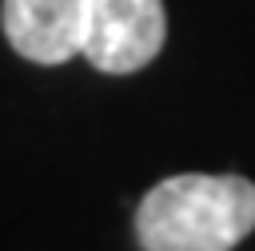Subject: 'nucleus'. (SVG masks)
Masks as SVG:
<instances>
[{
  "label": "nucleus",
  "instance_id": "1",
  "mask_svg": "<svg viewBox=\"0 0 255 251\" xmlns=\"http://www.w3.org/2000/svg\"><path fill=\"white\" fill-rule=\"evenodd\" d=\"M255 231V183L243 175H171L135 211L143 251H231Z\"/></svg>",
  "mask_w": 255,
  "mask_h": 251
},
{
  "label": "nucleus",
  "instance_id": "3",
  "mask_svg": "<svg viewBox=\"0 0 255 251\" xmlns=\"http://www.w3.org/2000/svg\"><path fill=\"white\" fill-rule=\"evenodd\" d=\"M8 44L32 64H64L84 44V0H4Z\"/></svg>",
  "mask_w": 255,
  "mask_h": 251
},
{
  "label": "nucleus",
  "instance_id": "2",
  "mask_svg": "<svg viewBox=\"0 0 255 251\" xmlns=\"http://www.w3.org/2000/svg\"><path fill=\"white\" fill-rule=\"evenodd\" d=\"M163 0H84V44L92 68L128 76L151 64L163 48Z\"/></svg>",
  "mask_w": 255,
  "mask_h": 251
}]
</instances>
